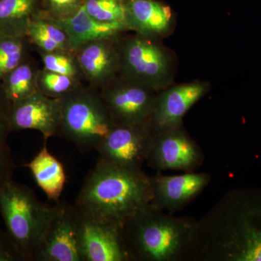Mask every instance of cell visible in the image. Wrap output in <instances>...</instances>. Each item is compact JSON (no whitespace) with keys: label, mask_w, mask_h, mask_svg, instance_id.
<instances>
[{"label":"cell","mask_w":261,"mask_h":261,"mask_svg":"<svg viewBox=\"0 0 261 261\" xmlns=\"http://www.w3.org/2000/svg\"><path fill=\"white\" fill-rule=\"evenodd\" d=\"M150 176L142 169L99 161L89 172L75 205L81 210L124 224L152 200Z\"/></svg>","instance_id":"cell-2"},{"label":"cell","mask_w":261,"mask_h":261,"mask_svg":"<svg viewBox=\"0 0 261 261\" xmlns=\"http://www.w3.org/2000/svg\"><path fill=\"white\" fill-rule=\"evenodd\" d=\"M32 261H84L76 206L61 201L51 206Z\"/></svg>","instance_id":"cell-7"},{"label":"cell","mask_w":261,"mask_h":261,"mask_svg":"<svg viewBox=\"0 0 261 261\" xmlns=\"http://www.w3.org/2000/svg\"><path fill=\"white\" fill-rule=\"evenodd\" d=\"M198 221L176 217L149 203L123 225L132 260L176 261L186 257Z\"/></svg>","instance_id":"cell-3"},{"label":"cell","mask_w":261,"mask_h":261,"mask_svg":"<svg viewBox=\"0 0 261 261\" xmlns=\"http://www.w3.org/2000/svg\"><path fill=\"white\" fill-rule=\"evenodd\" d=\"M200 147L189 135L183 125L153 134L147 162L158 171L196 169L203 161Z\"/></svg>","instance_id":"cell-11"},{"label":"cell","mask_w":261,"mask_h":261,"mask_svg":"<svg viewBox=\"0 0 261 261\" xmlns=\"http://www.w3.org/2000/svg\"><path fill=\"white\" fill-rule=\"evenodd\" d=\"M12 106L0 81V149H9L7 145L8 137L13 132L10 123Z\"/></svg>","instance_id":"cell-27"},{"label":"cell","mask_w":261,"mask_h":261,"mask_svg":"<svg viewBox=\"0 0 261 261\" xmlns=\"http://www.w3.org/2000/svg\"><path fill=\"white\" fill-rule=\"evenodd\" d=\"M76 208L84 261L132 260L123 225Z\"/></svg>","instance_id":"cell-8"},{"label":"cell","mask_w":261,"mask_h":261,"mask_svg":"<svg viewBox=\"0 0 261 261\" xmlns=\"http://www.w3.org/2000/svg\"><path fill=\"white\" fill-rule=\"evenodd\" d=\"M152 136L149 121L142 124H115L96 149L99 161L142 169Z\"/></svg>","instance_id":"cell-10"},{"label":"cell","mask_w":261,"mask_h":261,"mask_svg":"<svg viewBox=\"0 0 261 261\" xmlns=\"http://www.w3.org/2000/svg\"><path fill=\"white\" fill-rule=\"evenodd\" d=\"M58 23L68 33L75 49L84 43L99 39H116L121 37L123 33L129 32L126 24L96 20L89 16L83 8L71 18Z\"/></svg>","instance_id":"cell-17"},{"label":"cell","mask_w":261,"mask_h":261,"mask_svg":"<svg viewBox=\"0 0 261 261\" xmlns=\"http://www.w3.org/2000/svg\"><path fill=\"white\" fill-rule=\"evenodd\" d=\"M39 53L44 69L85 81L75 51Z\"/></svg>","instance_id":"cell-25"},{"label":"cell","mask_w":261,"mask_h":261,"mask_svg":"<svg viewBox=\"0 0 261 261\" xmlns=\"http://www.w3.org/2000/svg\"><path fill=\"white\" fill-rule=\"evenodd\" d=\"M83 8L98 21L126 24L124 0H84Z\"/></svg>","instance_id":"cell-24"},{"label":"cell","mask_w":261,"mask_h":261,"mask_svg":"<svg viewBox=\"0 0 261 261\" xmlns=\"http://www.w3.org/2000/svg\"><path fill=\"white\" fill-rule=\"evenodd\" d=\"M83 81L41 68L37 81L38 92L47 97L60 99L83 85Z\"/></svg>","instance_id":"cell-23"},{"label":"cell","mask_w":261,"mask_h":261,"mask_svg":"<svg viewBox=\"0 0 261 261\" xmlns=\"http://www.w3.org/2000/svg\"><path fill=\"white\" fill-rule=\"evenodd\" d=\"M32 48L27 37L0 34V81L32 55Z\"/></svg>","instance_id":"cell-22"},{"label":"cell","mask_w":261,"mask_h":261,"mask_svg":"<svg viewBox=\"0 0 261 261\" xmlns=\"http://www.w3.org/2000/svg\"><path fill=\"white\" fill-rule=\"evenodd\" d=\"M44 205L32 189L8 178L0 186V213L8 236L24 260H32L49 219Z\"/></svg>","instance_id":"cell-4"},{"label":"cell","mask_w":261,"mask_h":261,"mask_svg":"<svg viewBox=\"0 0 261 261\" xmlns=\"http://www.w3.org/2000/svg\"><path fill=\"white\" fill-rule=\"evenodd\" d=\"M0 261H23L7 232L0 229Z\"/></svg>","instance_id":"cell-28"},{"label":"cell","mask_w":261,"mask_h":261,"mask_svg":"<svg viewBox=\"0 0 261 261\" xmlns=\"http://www.w3.org/2000/svg\"><path fill=\"white\" fill-rule=\"evenodd\" d=\"M27 37L38 53L75 51L68 33L61 24L39 13L30 22Z\"/></svg>","instance_id":"cell-19"},{"label":"cell","mask_w":261,"mask_h":261,"mask_svg":"<svg viewBox=\"0 0 261 261\" xmlns=\"http://www.w3.org/2000/svg\"><path fill=\"white\" fill-rule=\"evenodd\" d=\"M121 37L118 39V75L156 92L172 85L174 60L159 39L135 33L127 37Z\"/></svg>","instance_id":"cell-6"},{"label":"cell","mask_w":261,"mask_h":261,"mask_svg":"<svg viewBox=\"0 0 261 261\" xmlns=\"http://www.w3.org/2000/svg\"><path fill=\"white\" fill-rule=\"evenodd\" d=\"M129 32L140 35L167 37L174 28V16L168 5L157 0H124Z\"/></svg>","instance_id":"cell-16"},{"label":"cell","mask_w":261,"mask_h":261,"mask_svg":"<svg viewBox=\"0 0 261 261\" xmlns=\"http://www.w3.org/2000/svg\"><path fill=\"white\" fill-rule=\"evenodd\" d=\"M10 158L9 149H0V162Z\"/></svg>","instance_id":"cell-30"},{"label":"cell","mask_w":261,"mask_h":261,"mask_svg":"<svg viewBox=\"0 0 261 261\" xmlns=\"http://www.w3.org/2000/svg\"><path fill=\"white\" fill-rule=\"evenodd\" d=\"M61 121V104L59 99L44 95L39 92L13 103L12 130H36L44 140L58 135Z\"/></svg>","instance_id":"cell-13"},{"label":"cell","mask_w":261,"mask_h":261,"mask_svg":"<svg viewBox=\"0 0 261 261\" xmlns=\"http://www.w3.org/2000/svg\"><path fill=\"white\" fill-rule=\"evenodd\" d=\"M152 197L151 204L169 214L180 211L197 197L210 182L205 173L188 172L181 175L151 177Z\"/></svg>","instance_id":"cell-15"},{"label":"cell","mask_w":261,"mask_h":261,"mask_svg":"<svg viewBox=\"0 0 261 261\" xmlns=\"http://www.w3.org/2000/svg\"><path fill=\"white\" fill-rule=\"evenodd\" d=\"M13 164L11 158L0 162V186L8 178H12Z\"/></svg>","instance_id":"cell-29"},{"label":"cell","mask_w":261,"mask_h":261,"mask_svg":"<svg viewBox=\"0 0 261 261\" xmlns=\"http://www.w3.org/2000/svg\"><path fill=\"white\" fill-rule=\"evenodd\" d=\"M59 99L61 121L58 134L81 150H96L116 124L99 89L83 84Z\"/></svg>","instance_id":"cell-5"},{"label":"cell","mask_w":261,"mask_h":261,"mask_svg":"<svg viewBox=\"0 0 261 261\" xmlns=\"http://www.w3.org/2000/svg\"><path fill=\"white\" fill-rule=\"evenodd\" d=\"M210 90V84L196 80L171 85L158 92L149 120L152 134L182 125L186 113Z\"/></svg>","instance_id":"cell-12"},{"label":"cell","mask_w":261,"mask_h":261,"mask_svg":"<svg viewBox=\"0 0 261 261\" xmlns=\"http://www.w3.org/2000/svg\"><path fill=\"white\" fill-rule=\"evenodd\" d=\"M118 38L92 41L75 48V56L89 87L99 90L119 74Z\"/></svg>","instance_id":"cell-14"},{"label":"cell","mask_w":261,"mask_h":261,"mask_svg":"<svg viewBox=\"0 0 261 261\" xmlns=\"http://www.w3.org/2000/svg\"><path fill=\"white\" fill-rule=\"evenodd\" d=\"M84 0H42L39 15L56 21L68 20L83 8Z\"/></svg>","instance_id":"cell-26"},{"label":"cell","mask_w":261,"mask_h":261,"mask_svg":"<svg viewBox=\"0 0 261 261\" xmlns=\"http://www.w3.org/2000/svg\"><path fill=\"white\" fill-rule=\"evenodd\" d=\"M116 124H142L150 120L158 92L118 75L99 89Z\"/></svg>","instance_id":"cell-9"},{"label":"cell","mask_w":261,"mask_h":261,"mask_svg":"<svg viewBox=\"0 0 261 261\" xmlns=\"http://www.w3.org/2000/svg\"><path fill=\"white\" fill-rule=\"evenodd\" d=\"M41 68L31 55L1 81L5 94L12 103L30 97L38 92L37 81Z\"/></svg>","instance_id":"cell-21"},{"label":"cell","mask_w":261,"mask_h":261,"mask_svg":"<svg viewBox=\"0 0 261 261\" xmlns=\"http://www.w3.org/2000/svg\"><path fill=\"white\" fill-rule=\"evenodd\" d=\"M187 258L261 261V189H235L225 195L198 221Z\"/></svg>","instance_id":"cell-1"},{"label":"cell","mask_w":261,"mask_h":261,"mask_svg":"<svg viewBox=\"0 0 261 261\" xmlns=\"http://www.w3.org/2000/svg\"><path fill=\"white\" fill-rule=\"evenodd\" d=\"M42 0H0V34L27 37L30 22L39 13Z\"/></svg>","instance_id":"cell-20"},{"label":"cell","mask_w":261,"mask_h":261,"mask_svg":"<svg viewBox=\"0 0 261 261\" xmlns=\"http://www.w3.org/2000/svg\"><path fill=\"white\" fill-rule=\"evenodd\" d=\"M25 166L48 199L59 201L64 190L66 175L63 164L49 152L46 144Z\"/></svg>","instance_id":"cell-18"}]
</instances>
